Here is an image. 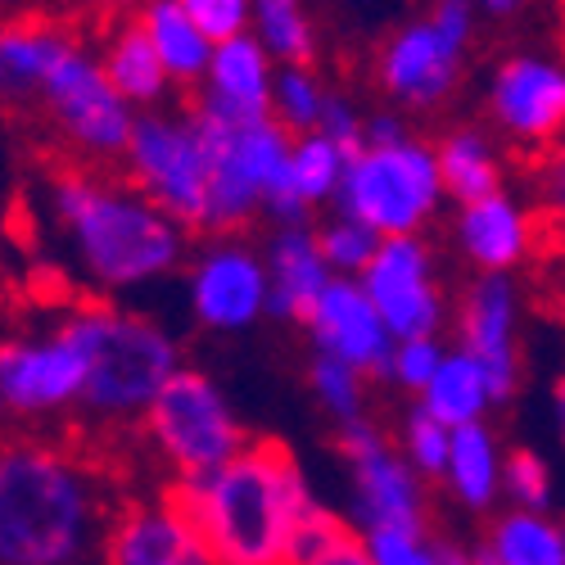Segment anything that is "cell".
<instances>
[{
    "label": "cell",
    "instance_id": "obj_1",
    "mask_svg": "<svg viewBox=\"0 0 565 565\" xmlns=\"http://www.w3.org/2000/svg\"><path fill=\"white\" fill-rule=\"evenodd\" d=\"M109 466L64 439H0V565H96L118 502Z\"/></svg>",
    "mask_w": 565,
    "mask_h": 565
},
{
    "label": "cell",
    "instance_id": "obj_2",
    "mask_svg": "<svg viewBox=\"0 0 565 565\" xmlns=\"http://www.w3.org/2000/svg\"><path fill=\"white\" fill-rule=\"evenodd\" d=\"M168 489L213 565H290L299 534L321 511L299 457L276 439H254L222 466Z\"/></svg>",
    "mask_w": 565,
    "mask_h": 565
},
{
    "label": "cell",
    "instance_id": "obj_3",
    "mask_svg": "<svg viewBox=\"0 0 565 565\" xmlns=\"http://www.w3.org/2000/svg\"><path fill=\"white\" fill-rule=\"evenodd\" d=\"M45 217H51L73 271L90 290L109 295L172 276L191 245V231L154 209L136 185L82 163L51 177Z\"/></svg>",
    "mask_w": 565,
    "mask_h": 565
},
{
    "label": "cell",
    "instance_id": "obj_4",
    "mask_svg": "<svg viewBox=\"0 0 565 565\" xmlns=\"http://www.w3.org/2000/svg\"><path fill=\"white\" fill-rule=\"evenodd\" d=\"M77 312L86 331V385L77 416L96 430H131L163 381L181 366V344L159 321L114 303L86 299Z\"/></svg>",
    "mask_w": 565,
    "mask_h": 565
},
{
    "label": "cell",
    "instance_id": "obj_5",
    "mask_svg": "<svg viewBox=\"0 0 565 565\" xmlns=\"http://www.w3.org/2000/svg\"><path fill=\"white\" fill-rule=\"evenodd\" d=\"M191 114L209 159L204 235H241L280 191L290 131L271 122V114H258V118H222L200 109Z\"/></svg>",
    "mask_w": 565,
    "mask_h": 565
},
{
    "label": "cell",
    "instance_id": "obj_6",
    "mask_svg": "<svg viewBox=\"0 0 565 565\" xmlns=\"http://www.w3.org/2000/svg\"><path fill=\"white\" fill-rule=\"evenodd\" d=\"M32 100H41L45 122L82 168H118L136 109L109 86L96 51L77 32H68L55 60L45 64Z\"/></svg>",
    "mask_w": 565,
    "mask_h": 565
},
{
    "label": "cell",
    "instance_id": "obj_7",
    "mask_svg": "<svg viewBox=\"0 0 565 565\" xmlns=\"http://www.w3.org/2000/svg\"><path fill=\"white\" fill-rule=\"evenodd\" d=\"M344 217L385 235H420L444 209V185L435 172L430 140H394V146H358L344 163L335 204Z\"/></svg>",
    "mask_w": 565,
    "mask_h": 565
},
{
    "label": "cell",
    "instance_id": "obj_8",
    "mask_svg": "<svg viewBox=\"0 0 565 565\" xmlns=\"http://www.w3.org/2000/svg\"><path fill=\"white\" fill-rule=\"evenodd\" d=\"M136 426H140V439L150 444V452L172 470V480L204 476V470L222 466L249 444L222 385L185 362L163 381V390L150 398L146 416Z\"/></svg>",
    "mask_w": 565,
    "mask_h": 565
},
{
    "label": "cell",
    "instance_id": "obj_9",
    "mask_svg": "<svg viewBox=\"0 0 565 565\" xmlns=\"http://www.w3.org/2000/svg\"><path fill=\"white\" fill-rule=\"evenodd\" d=\"M122 181L136 185L154 209H163L177 226L204 231L209 213V159L191 109H140L131 118L127 146L118 154Z\"/></svg>",
    "mask_w": 565,
    "mask_h": 565
},
{
    "label": "cell",
    "instance_id": "obj_10",
    "mask_svg": "<svg viewBox=\"0 0 565 565\" xmlns=\"http://www.w3.org/2000/svg\"><path fill=\"white\" fill-rule=\"evenodd\" d=\"M82 385L86 331L77 303L41 331H19L0 340V407H6V420L41 426V420L77 416Z\"/></svg>",
    "mask_w": 565,
    "mask_h": 565
},
{
    "label": "cell",
    "instance_id": "obj_11",
    "mask_svg": "<svg viewBox=\"0 0 565 565\" xmlns=\"http://www.w3.org/2000/svg\"><path fill=\"white\" fill-rule=\"evenodd\" d=\"M476 6L470 0H435V6L403 23L381 51V86L394 105L407 109H435L444 105L457 82H461V64L470 51V36H476Z\"/></svg>",
    "mask_w": 565,
    "mask_h": 565
},
{
    "label": "cell",
    "instance_id": "obj_12",
    "mask_svg": "<svg viewBox=\"0 0 565 565\" xmlns=\"http://www.w3.org/2000/svg\"><path fill=\"white\" fill-rule=\"evenodd\" d=\"M340 457L349 470V515L344 521L366 530L390 525H430L426 515V480L398 457L394 439L371 416L340 426Z\"/></svg>",
    "mask_w": 565,
    "mask_h": 565
},
{
    "label": "cell",
    "instance_id": "obj_13",
    "mask_svg": "<svg viewBox=\"0 0 565 565\" xmlns=\"http://www.w3.org/2000/svg\"><path fill=\"white\" fill-rule=\"evenodd\" d=\"M358 286L394 340L444 331L448 303L435 276V258L420 235H385L358 271Z\"/></svg>",
    "mask_w": 565,
    "mask_h": 565
},
{
    "label": "cell",
    "instance_id": "obj_14",
    "mask_svg": "<svg viewBox=\"0 0 565 565\" xmlns=\"http://www.w3.org/2000/svg\"><path fill=\"white\" fill-rule=\"evenodd\" d=\"M185 303L195 321L217 335H245L267 317L263 254L245 235H209L185 271Z\"/></svg>",
    "mask_w": 565,
    "mask_h": 565
},
{
    "label": "cell",
    "instance_id": "obj_15",
    "mask_svg": "<svg viewBox=\"0 0 565 565\" xmlns=\"http://www.w3.org/2000/svg\"><path fill=\"white\" fill-rule=\"evenodd\" d=\"M96 565H213L172 489L118 498Z\"/></svg>",
    "mask_w": 565,
    "mask_h": 565
},
{
    "label": "cell",
    "instance_id": "obj_16",
    "mask_svg": "<svg viewBox=\"0 0 565 565\" xmlns=\"http://www.w3.org/2000/svg\"><path fill=\"white\" fill-rule=\"evenodd\" d=\"M457 349L470 353L507 403L521 385V290L511 276L480 271L457 308Z\"/></svg>",
    "mask_w": 565,
    "mask_h": 565
},
{
    "label": "cell",
    "instance_id": "obj_17",
    "mask_svg": "<svg viewBox=\"0 0 565 565\" xmlns=\"http://www.w3.org/2000/svg\"><path fill=\"white\" fill-rule=\"evenodd\" d=\"M489 114L521 146H552L565 122V73L543 55H511L489 82Z\"/></svg>",
    "mask_w": 565,
    "mask_h": 565
},
{
    "label": "cell",
    "instance_id": "obj_18",
    "mask_svg": "<svg viewBox=\"0 0 565 565\" xmlns=\"http://www.w3.org/2000/svg\"><path fill=\"white\" fill-rule=\"evenodd\" d=\"M303 326L312 335V353L335 358L362 375H381L394 335L385 331V321L375 317L371 299L362 295L358 276H331L326 290L312 299L303 312Z\"/></svg>",
    "mask_w": 565,
    "mask_h": 565
},
{
    "label": "cell",
    "instance_id": "obj_19",
    "mask_svg": "<svg viewBox=\"0 0 565 565\" xmlns=\"http://www.w3.org/2000/svg\"><path fill=\"white\" fill-rule=\"evenodd\" d=\"M534 241H539L534 213L507 191L457 204V245L480 271L511 276L515 267L534 258Z\"/></svg>",
    "mask_w": 565,
    "mask_h": 565
},
{
    "label": "cell",
    "instance_id": "obj_20",
    "mask_svg": "<svg viewBox=\"0 0 565 565\" xmlns=\"http://www.w3.org/2000/svg\"><path fill=\"white\" fill-rule=\"evenodd\" d=\"M271 73H276V60L249 32L213 41L204 77L195 82V109L222 114V118H258L267 114V100H271Z\"/></svg>",
    "mask_w": 565,
    "mask_h": 565
},
{
    "label": "cell",
    "instance_id": "obj_21",
    "mask_svg": "<svg viewBox=\"0 0 565 565\" xmlns=\"http://www.w3.org/2000/svg\"><path fill=\"white\" fill-rule=\"evenodd\" d=\"M258 254H263V271H267V317L303 321L312 299L326 290V280L335 276L317 249L312 222H280L271 231L267 249H258Z\"/></svg>",
    "mask_w": 565,
    "mask_h": 565
},
{
    "label": "cell",
    "instance_id": "obj_22",
    "mask_svg": "<svg viewBox=\"0 0 565 565\" xmlns=\"http://www.w3.org/2000/svg\"><path fill=\"white\" fill-rule=\"evenodd\" d=\"M349 150L326 140L321 131H299L290 136L286 150V177H280V191L271 195V204L263 209V217L280 222H308L317 209H331L340 177H344Z\"/></svg>",
    "mask_w": 565,
    "mask_h": 565
},
{
    "label": "cell",
    "instance_id": "obj_23",
    "mask_svg": "<svg viewBox=\"0 0 565 565\" xmlns=\"http://www.w3.org/2000/svg\"><path fill=\"white\" fill-rule=\"evenodd\" d=\"M502 461H507V448L489 430V420L457 426L448 435V457L439 480L470 515H489L502 502Z\"/></svg>",
    "mask_w": 565,
    "mask_h": 565
},
{
    "label": "cell",
    "instance_id": "obj_24",
    "mask_svg": "<svg viewBox=\"0 0 565 565\" xmlns=\"http://www.w3.org/2000/svg\"><path fill=\"white\" fill-rule=\"evenodd\" d=\"M109 77V86L118 90V96L140 114V109H159L168 105L172 96V82L159 64V55L150 51V41L146 32L136 28V19H118L114 28H105L100 45H90Z\"/></svg>",
    "mask_w": 565,
    "mask_h": 565
},
{
    "label": "cell",
    "instance_id": "obj_25",
    "mask_svg": "<svg viewBox=\"0 0 565 565\" xmlns=\"http://www.w3.org/2000/svg\"><path fill=\"white\" fill-rule=\"evenodd\" d=\"M498 403H502V398H498V390H493V381H489V371H484L476 358H470V353H461L457 344L444 349L435 375L426 381V390L416 394V407L426 412V416H435L439 426H448V430L476 426V420H489V412H493Z\"/></svg>",
    "mask_w": 565,
    "mask_h": 565
},
{
    "label": "cell",
    "instance_id": "obj_26",
    "mask_svg": "<svg viewBox=\"0 0 565 565\" xmlns=\"http://www.w3.org/2000/svg\"><path fill=\"white\" fill-rule=\"evenodd\" d=\"M476 565H565V530L552 511H498L480 547H470Z\"/></svg>",
    "mask_w": 565,
    "mask_h": 565
},
{
    "label": "cell",
    "instance_id": "obj_27",
    "mask_svg": "<svg viewBox=\"0 0 565 565\" xmlns=\"http://www.w3.org/2000/svg\"><path fill=\"white\" fill-rule=\"evenodd\" d=\"M136 28L146 32L150 51L159 55L172 86H195L204 77V64L213 55V41L200 32V23L181 10V0H140Z\"/></svg>",
    "mask_w": 565,
    "mask_h": 565
},
{
    "label": "cell",
    "instance_id": "obj_28",
    "mask_svg": "<svg viewBox=\"0 0 565 565\" xmlns=\"http://www.w3.org/2000/svg\"><path fill=\"white\" fill-rule=\"evenodd\" d=\"M430 150H435V172L444 185V200L470 204L480 195L502 191V159L480 127H452Z\"/></svg>",
    "mask_w": 565,
    "mask_h": 565
},
{
    "label": "cell",
    "instance_id": "obj_29",
    "mask_svg": "<svg viewBox=\"0 0 565 565\" xmlns=\"http://www.w3.org/2000/svg\"><path fill=\"white\" fill-rule=\"evenodd\" d=\"M68 28L51 19H14L0 28V68H6V96H32L45 64L55 60Z\"/></svg>",
    "mask_w": 565,
    "mask_h": 565
},
{
    "label": "cell",
    "instance_id": "obj_30",
    "mask_svg": "<svg viewBox=\"0 0 565 565\" xmlns=\"http://www.w3.org/2000/svg\"><path fill=\"white\" fill-rule=\"evenodd\" d=\"M249 36L276 64H312L317 55L308 0H249Z\"/></svg>",
    "mask_w": 565,
    "mask_h": 565
},
{
    "label": "cell",
    "instance_id": "obj_31",
    "mask_svg": "<svg viewBox=\"0 0 565 565\" xmlns=\"http://www.w3.org/2000/svg\"><path fill=\"white\" fill-rule=\"evenodd\" d=\"M326 90H331V86L317 77L312 64H276L267 114H271V122L286 127L290 136L312 131V127H317V114H321V105H326Z\"/></svg>",
    "mask_w": 565,
    "mask_h": 565
},
{
    "label": "cell",
    "instance_id": "obj_32",
    "mask_svg": "<svg viewBox=\"0 0 565 565\" xmlns=\"http://www.w3.org/2000/svg\"><path fill=\"white\" fill-rule=\"evenodd\" d=\"M371 565H452L461 543L430 534V525H390L358 534Z\"/></svg>",
    "mask_w": 565,
    "mask_h": 565
},
{
    "label": "cell",
    "instance_id": "obj_33",
    "mask_svg": "<svg viewBox=\"0 0 565 565\" xmlns=\"http://www.w3.org/2000/svg\"><path fill=\"white\" fill-rule=\"evenodd\" d=\"M290 565H371V561H366V547H362L358 530L344 521L340 511L321 507L308 521V530L299 534Z\"/></svg>",
    "mask_w": 565,
    "mask_h": 565
},
{
    "label": "cell",
    "instance_id": "obj_34",
    "mask_svg": "<svg viewBox=\"0 0 565 565\" xmlns=\"http://www.w3.org/2000/svg\"><path fill=\"white\" fill-rule=\"evenodd\" d=\"M366 381L371 375L335 362V358H321L312 353V366H308V385H312V398L321 403V412L335 420V426H349V420L366 416Z\"/></svg>",
    "mask_w": 565,
    "mask_h": 565
},
{
    "label": "cell",
    "instance_id": "obj_35",
    "mask_svg": "<svg viewBox=\"0 0 565 565\" xmlns=\"http://www.w3.org/2000/svg\"><path fill=\"white\" fill-rule=\"evenodd\" d=\"M312 235H317V249H321L326 267H331L335 276H358L366 267V258L375 254V245H381V235L366 231L353 217H344L340 209L326 217V222H317Z\"/></svg>",
    "mask_w": 565,
    "mask_h": 565
},
{
    "label": "cell",
    "instance_id": "obj_36",
    "mask_svg": "<svg viewBox=\"0 0 565 565\" xmlns=\"http://www.w3.org/2000/svg\"><path fill=\"white\" fill-rule=\"evenodd\" d=\"M448 435H452L448 426H439L435 416H426L412 403V412L403 416V426H398L394 448L420 480H439L444 476V457H448Z\"/></svg>",
    "mask_w": 565,
    "mask_h": 565
},
{
    "label": "cell",
    "instance_id": "obj_37",
    "mask_svg": "<svg viewBox=\"0 0 565 565\" xmlns=\"http://www.w3.org/2000/svg\"><path fill=\"white\" fill-rule=\"evenodd\" d=\"M502 498L521 511H552L556 507V484H552V466L530 452L515 448L502 461Z\"/></svg>",
    "mask_w": 565,
    "mask_h": 565
},
{
    "label": "cell",
    "instance_id": "obj_38",
    "mask_svg": "<svg viewBox=\"0 0 565 565\" xmlns=\"http://www.w3.org/2000/svg\"><path fill=\"white\" fill-rule=\"evenodd\" d=\"M444 340L439 335H407V340H394L390 344V358H385V366H381V375L390 385H398L403 394H420L426 390V381L435 375V366H439V358H444Z\"/></svg>",
    "mask_w": 565,
    "mask_h": 565
},
{
    "label": "cell",
    "instance_id": "obj_39",
    "mask_svg": "<svg viewBox=\"0 0 565 565\" xmlns=\"http://www.w3.org/2000/svg\"><path fill=\"white\" fill-rule=\"evenodd\" d=\"M181 10L200 23L209 41L249 32V0H181Z\"/></svg>",
    "mask_w": 565,
    "mask_h": 565
},
{
    "label": "cell",
    "instance_id": "obj_40",
    "mask_svg": "<svg viewBox=\"0 0 565 565\" xmlns=\"http://www.w3.org/2000/svg\"><path fill=\"white\" fill-rule=\"evenodd\" d=\"M312 131H321L326 140H335V146H344L353 154L362 146V109L349 96H340V90H326V105H321Z\"/></svg>",
    "mask_w": 565,
    "mask_h": 565
},
{
    "label": "cell",
    "instance_id": "obj_41",
    "mask_svg": "<svg viewBox=\"0 0 565 565\" xmlns=\"http://www.w3.org/2000/svg\"><path fill=\"white\" fill-rule=\"evenodd\" d=\"M412 127L398 109H375V114H362V146H394V140H407Z\"/></svg>",
    "mask_w": 565,
    "mask_h": 565
},
{
    "label": "cell",
    "instance_id": "obj_42",
    "mask_svg": "<svg viewBox=\"0 0 565 565\" xmlns=\"http://www.w3.org/2000/svg\"><path fill=\"white\" fill-rule=\"evenodd\" d=\"M470 6H476V14L502 19V14H511V10H521V0H470Z\"/></svg>",
    "mask_w": 565,
    "mask_h": 565
},
{
    "label": "cell",
    "instance_id": "obj_43",
    "mask_svg": "<svg viewBox=\"0 0 565 565\" xmlns=\"http://www.w3.org/2000/svg\"><path fill=\"white\" fill-rule=\"evenodd\" d=\"M96 6H100V10H109V14H122V10H131V6H136V0H96Z\"/></svg>",
    "mask_w": 565,
    "mask_h": 565
},
{
    "label": "cell",
    "instance_id": "obj_44",
    "mask_svg": "<svg viewBox=\"0 0 565 565\" xmlns=\"http://www.w3.org/2000/svg\"><path fill=\"white\" fill-rule=\"evenodd\" d=\"M0 271H6V222H0Z\"/></svg>",
    "mask_w": 565,
    "mask_h": 565
},
{
    "label": "cell",
    "instance_id": "obj_45",
    "mask_svg": "<svg viewBox=\"0 0 565 565\" xmlns=\"http://www.w3.org/2000/svg\"><path fill=\"white\" fill-rule=\"evenodd\" d=\"M0 96H6V68H0Z\"/></svg>",
    "mask_w": 565,
    "mask_h": 565
},
{
    "label": "cell",
    "instance_id": "obj_46",
    "mask_svg": "<svg viewBox=\"0 0 565 565\" xmlns=\"http://www.w3.org/2000/svg\"><path fill=\"white\" fill-rule=\"evenodd\" d=\"M0 426H6V407H0Z\"/></svg>",
    "mask_w": 565,
    "mask_h": 565
}]
</instances>
